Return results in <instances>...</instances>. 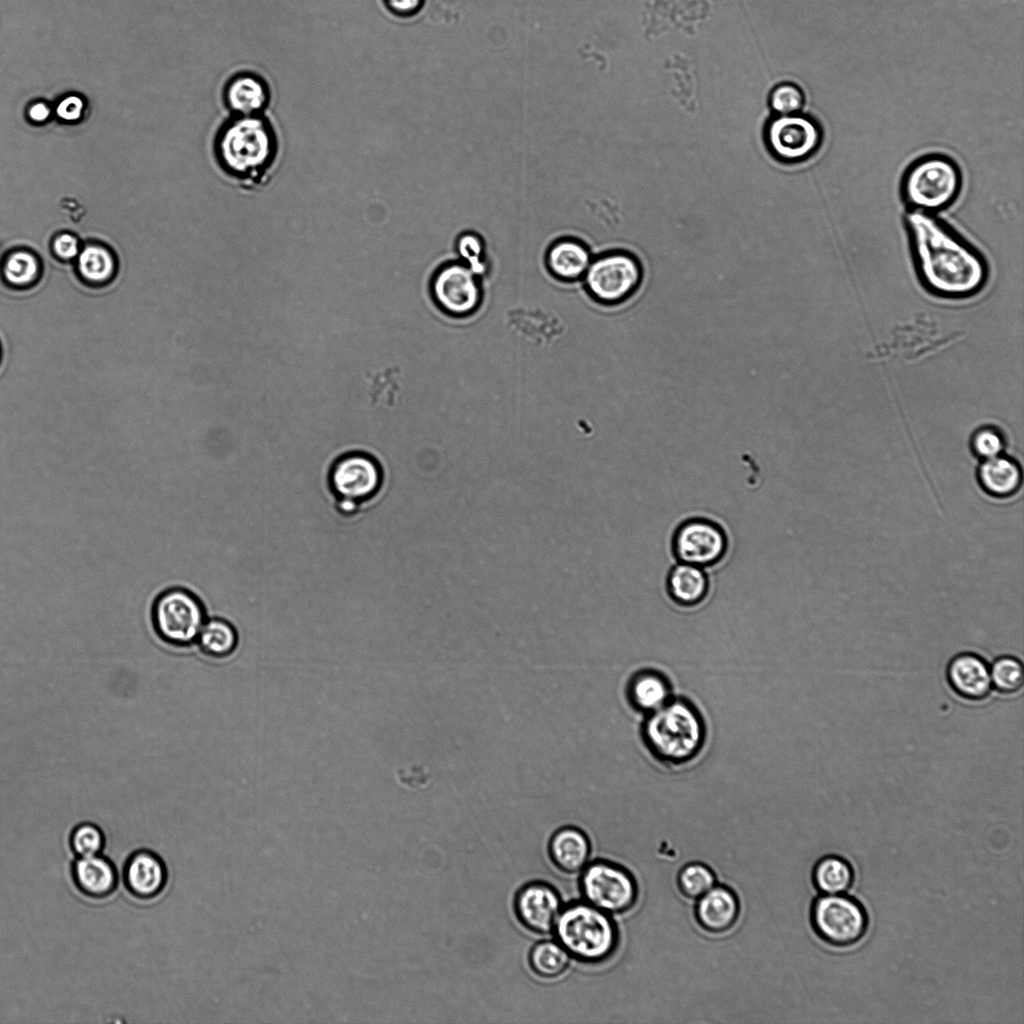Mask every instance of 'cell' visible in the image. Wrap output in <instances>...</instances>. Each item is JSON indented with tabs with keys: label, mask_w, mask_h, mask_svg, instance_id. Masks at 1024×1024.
<instances>
[{
	"label": "cell",
	"mask_w": 1024,
	"mask_h": 1024,
	"mask_svg": "<svg viewBox=\"0 0 1024 1024\" xmlns=\"http://www.w3.org/2000/svg\"><path fill=\"white\" fill-rule=\"evenodd\" d=\"M196 644L207 657L223 660L233 655L239 644V635L232 623L223 618L207 619L197 637Z\"/></svg>",
	"instance_id": "d4e9b609"
},
{
	"label": "cell",
	"mask_w": 1024,
	"mask_h": 1024,
	"mask_svg": "<svg viewBox=\"0 0 1024 1024\" xmlns=\"http://www.w3.org/2000/svg\"><path fill=\"white\" fill-rule=\"evenodd\" d=\"M514 910L525 928L534 933L547 934L554 929L560 914V896L547 883L531 882L517 892Z\"/></svg>",
	"instance_id": "5bb4252c"
},
{
	"label": "cell",
	"mask_w": 1024,
	"mask_h": 1024,
	"mask_svg": "<svg viewBox=\"0 0 1024 1024\" xmlns=\"http://www.w3.org/2000/svg\"><path fill=\"white\" fill-rule=\"evenodd\" d=\"M766 139L776 158L795 163L810 158L818 151L823 131L810 116L799 113L778 115L768 124Z\"/></svg>",
	"instance_id": "4fadbf2b"
},
{
	"label": "cell",
	"mask_w": 1024,
	"mask_h": 1024,
	"mask_svg": "<svg viewBox=\"0 0 1024 1024\" xmlns=\"http://www.w3.org/2000/svg\"><path fill=\"white\" fill-rule=\"evenodd\" d=\"M946 678L952 691L970 702L983 701L992 689L987 662L973 652L953 656L946 667Z\"/></svg>",
	"instance_id": "2e32d148"
},
{
	"label": "cell",
	"mask_w": 1024,
	"mask_h": 1024,
	"mask_svg": "<svg viewBox=\"0 0 1024 1024\" xmlns=\"http://www.w3.org/2000/svg\"><path fill=\"white\" fill-rule=\"evenodd\" d=\"M666 589L677 605L694 607L706 598L709 579L703 568L679 562L668 573Z\"/></svg>",
	"instance_id": "603a6c76"
},
{
	"label": "cell",
	"mask_w": 1024,
	"mask_h": 1024,
	"mask_svg": "<svg viewBox=\"0 0 1024 1024\" xmlns=\"http://www.w3.org/2000/svg\"><path fill=\"white\" fill-rule=\"evenodd\" d=\"M644 269L632 252L611 250L592 258L584 275V288L592 300L603 306H618L640 289Z\"/></svg>",
	"instance_id": "8992f818"
},
{
	"label": "cell",
	"mask_w": 1024,
	"mask_h": 1024,
	"mask_svg": "<svg viewBox=\"0 0 1024 1024\" xmlns=\"http://www.w3.org/2000/svg\"><path fill=\"white\" fill-rule=\"evenodd\" d=\"M962 172L949 156L926 154L905 169L900 192L909 210L935 214L950 207L962 189Z\"/></svg>",
	"instance_id": "5b68a950"
},
{
	"label": "cell",
	"mask_w": 1024,
	"mask_h": 1024,
	"mask_svg": "<svg viewBox=\"0 0 1024 1024\" xmlns=\"http://www.w3.org/2000/svg\"><path fill=\"white\" fill-rule=\"evenodd\" d=\"M580 888L586 902L610 915L629 911L638 899V885L631 872L606 860L584 867Z\"/></svg>",
	"instance_id": "9c48e42d"
},
{
	"label": "cell",
	"mask_w": 1024,
	"mask_h": 1024,
	"mask_svg": "<svg viewBox=\"0 0 1024 1024\" xmlns=\"http://www.w3.org/2000/svg\"><path fill=\"white\" fill-rule=\"evenodd\" d=\"M87 102L77 93H69L59 98L53 106L54 116L66 124L80 122L86 112Z\"/></svg>",
	"instance_id": "d590c367"
},
{
	"label": "cell",
	"mask_w": 1024,
	"mask_h": 1024,
	"mask_svg": "<svg viewBox=\"0 0 1024 1024\" xmlns=\"http://www.w3.org/2000/svg\"><path fill=\"white\" fill-rule=\"evenodd\" d=\"M430 293L438 309L453 318L473 315L483 297L479 277L461 261L446 262L436 269Z\"/></svg>",
	"instance_id": "8fae6325"
},
{
	"label": "cell",
	"mask_w": 1024,
	"mask_h": 1024,
	"mask_svg": "<svg viewBox=\"0 0 1024 1024\" xmlns=\"http://www.w3.org/2000/svg\"><path fill=\"white\" fill-rule=\"evenodd\" d=\"M39 273V260L27 250H14L1 263L2 278L13 287H26L34 283Z\"/></svg>",
	"instance_id": "f1b7e54d"
},
{
	"label": "cell",
	"mask_w": 1024,
	"mask_h": 1024,
	"mask_svg": "<svg viewBox=\"0 0 1024 1024\" xmlns=\"http://www.w3.org/2000/svg\"><path fill=\"white\" fill-rule=\"evenodd\" d=\"M769 102L778 115H791L800 112L805 103V96L799 86L786 82L772 90Z\"/></svg>",
	"instance_id": "836d02e7"
},
{
	"label": "cell",
	"mask_w": 1024,
	"mask_h": 1024,
	"mask_svg": "<svg viewBox=\"0 0 1024 1024\" xmlns=\"http://www.w3.org/2000/svg\"><path fill=\"white\" fill-rule=\"evenodd\" d=\"M695 901V919L707 932H726L735 925L739 917V899L735 892L725 885H714Z\"/></svg>",
	"instance_id": "ac0fdd59"
},
{
	"label": "cell",
	"mask_w": 1024,
	"mask_h": 1024,
	"mask_svg": "<svg viewBox=\"0 0 1024 1024\" xmlns=\"http://www.w3.org/2000/svg\"><path fill=\"white\" fill-rule=\"evenodd\" d=\"M279 150L278 133L265 114L229 115L213 139L217 166L244 190H254L268 182Z\"/></svg>",
	"instance_id": "7a4b0ae2"
},
{
	"label": "cell",
	"mask_w": 1024,
	"mask_h": 1024,
	"mask_svg": "<svg viewBox=\"0 0 1024 1024\" xmlns=\"http://www.w3.org/2000/svg\"><path fill=\"white\" fill-rule=\"evenodd\" d=\"M971 448L976 456L986 460L1002 455L1005 440L997 428L983 426L974 432L971 438Z\"/></svg>",
	"instance_id": "e575fe53"
},
{
	"label": "cell",
	"mask_w": 1024,
	"mask_h": 1024,
	"mask_svg": "<svg viewBox=\"0 0 1024 1024\" xmlns=\"http://www.w3.org/2000/svg\"><path fill=\"white\" fill-rule=\"evenodd\" d=\"M674 557L681 563L701 568L718 564L728 550L724 529L715 521L692 517L681 522L671 539Z\"/></svg>",
	"instance_id": "7c38bea8"
},
{
	"label": "cell",
	"mask_w": 1024,
	"mask_h": 1024,
	"mask_svg": "<svg viewBox=\"0 0 1024 1024\" xmlns=\"http://www.w3.org/2000/svg\"><path fill=\"white\" fill-rule=\"evenodd\" d=\"M456 249L464 263L478 277L485 274L488 267L485 247L481 237L473 232L461 234L456 242Z\"/></svg>",
	"instance_id": "d6a6232c"
},
{
	"label": "cell",
	"mask_w": 1024,
	"mask_h": 1024,
	"mask_svg": "<svg viewBox=\"0 0 1024 1024\" xmlns=\"http://www.w3.org/2000/svg\"><path fill=\"white\" fill-rule=\"evenodd\" d=\"M977 477L984 492L998 499L1013 496L1022 483L1019 465L1002 455L983 460L978 468Z\"/></svg>",
	"instance_id": "cb8c5ba5"
},
{
	"label": "cell",
	"mask_w": 1024,
	"mask_h": 1024,
	"mask_svg": "<svg viewBox=\"0 0 1024 1024\" xmlns=\"http://www.w3.org/2000/svg\"><path fill=\"white\" fill-rule=\"evenodd\" d=\"M69 845L76 857L97 855L104 849L105 836L96 824L83 822L73 828Z\"/></svg>",
	"instance_id": "1f68e13d"
},
{
	"label": "cell",
	"mask_w": 1024,
	"mask_h": 1024,
	"mask_svg": "<svg viewBox=\"0 0 1024 1024\" xmlns=\"http://www.w3.org/2000/svg\"><path fill=\"white\" fill-rule=\"evenodd\" d=\"M386 9L400 18H408L417 14L424 0H382Z\"/></svg>",
	"instance_id": "f35d334b"
},
{
	"label": "cell",
	"mask_w": 1024,
	"mask_h": 1024,
	"mask_svg": "<svg viewBox=\"0 0 1024 1024\" xmlns=\"http://www.w3.org/2000/svg\"><path fill=\"white\" fill-rule=\"evenodd\" d=\"M25 116L29 123L43 125L54 116L53 106L45 100H35L26 107Z\"/></svg>",
	"instance_id": "74e56055"
},
{
	"label": "cell",
	"mask_w": 1024,
	"mask_h": 1024,
	"mask_svg": "<svg viewBox=\"0 0 1024 1024\" xmlns=\"http://www.w3.org/2000/svg\"><path fill=\"white\" fill-rule=\"evenodd\" d=\"M558 942L576 960L597 964L610 958L619 942L611 915L588 902L561 909L554 926Z\"/></svg>",
	"instance_id": "277c9868"
},
{
	"label": "cell",
	"mask_w": 1024,
	"mask_h": 1024,
	"mask_svg": "<svg viewBox=\"0 0 1024 1024\" xmlns=\"http://www.w3.org/2000/svg\"><path fill=\"white\" fill-rule=\"evenodd\" d=\"M73 881L84 895L101 899L117 887L118 874L114 863L102 854L76 857L71 867Z\"/></svg>",
	"instance_id": "d6986e66"
},
{
	"label": "cell",
	"mask_w": 1024,
	"mask_h": 1024,
	"mask_svg": "<svg viewBox=\"0 0 1024 1024\" xmlns=\"http://www.w3.org/2000/svg\"><path fill=\"white\" fill-rule=\"evenodd\" d=\"M81 249L79 239L72 233H60L52 240L53 253L63 261L76 259Z\"/></svg>",
	"instance_id": "8d00e7d4"
},
{
	"label": "cell",
	"mask_w": 1024,
	"mask_h": 1024,
	"mask_svg": "<svg viewBox=\"0 0 1024 1024\" xmlns=\"http://www.w3.org/2000/svg\"><path fill=\"white\" fill-rule=\"evenodd\" d=\"M76 259L78 273L87 283L105 284L115 274L114 255L104 245L88 244L81 249Z\"/></svg>",
	"instance_id": "4316f807"
},
{
	"label": "cell",
	"mask_w": 1024,
	"mask_h": 1024,
	"mask_svg": "<svg viewBox=\"0 0 1024 1024\" xmlns=\"http://www.w3.org/2000/svg\"><path fill=\"white\" fill-rule=\"evenodd\" d=\"M812 883L821 894H841L854 882L851 864L838 855H826L817 860L812 869Z\"/></svg>",
	"instance_id": "484cf974"
},
{
	"label": "cell",
	"mask_w": 1024,
	"mask_h": 1024,
	"mask_svg": "<svg viewBox=\"0 0 1024 1024\" xmlns=\"http://www.w3.org/2000/svg\"><path fill=\"white\" fill-rule=\"evenodd\" d=\"M868 915L855 898L841 894H822L810 908V923L826 944L849 947L859 942L868 929Z\"/></svg>",
	"instance_id": "ba28073f"
},
{
	"label": "cell",
	"mask_w": 1024,
	"mask_h": 1024,
	"mask_svg": "<svg viewBox=\"0 0 1024 1024\" xmlns=\"http://www.w3.org/2000/svg\"><path fill=\"white\" fill-rule=\"evenodd\" d=\"M640 734L652 757L673 768L688 764L700 754L706 741V725L691 700L673 696L662 707L645 715Z\"/></svg>",
	"instance_id": "3957f363"
},
{
	"label": "cell",
	"mask_w": 1024,
	"mask_h": 1024,
	"mask_svg": "<svg viewBox=\"0 0 1024 1024\" xmlns=\"http://www.w3.org/2000/svg\"><path fill=\"white\" fill-rule=\"evenodd\" d=\"M151 616L157 635L175 647L196 643L207 620L201 600L193 592L180 587L160 593L153 603Z\"/></svg>",
	"instance_id": "52a82bcc"
},
{
	"label": "cell",
	"mask_w": 1024,
	"mask_h": 1024,
	"mask_svg": "<svg viewBox=\"0 0 1024 1024\" xmlns=\"http://www.w3.org/2000/svg\"><path fill=\"white\" fill-rule=\"evenodd\" d=\"M904 224L915 273L922 287L941 299H966L989 277L983 255L933 213L909 210Z\"/></svg>",
	"instance_id": "6da1fadb"
},
{
	"label": "cell",
	"mask_w": 1024,
	"mask_h": 1024,
	"mask_svg": "<svg viewBox=\"0 0 1024 1024\" xmlns=\"http://www.w3.org/2000/svg\"><path fill=\"white\" fill-rule=\"evenodd\" d=\"M329 486L342 512L355 511L359 503L376 495L383 482L379 462L369 454L351 452L340 456L331 466Z\"/></svg>",
	"instance_id": "30bf717a"
},
{
	"label": "cell",
	"mask_w": 1024,
	"mask_h": 1024,
	"mask_svg": "<svg viewBox=\"0 0 1024 1024\" xmlns=\"http://www.w3.org/2000/svg\"><path fill=\"white\" fill-rule=\"evenodd\" d=\"M570 955L557 941H541L529 953L532 971L542 978L552 979L563 974L569 965Z\"/></svg>",
	"instance_id": "83f0119b"
},
{
	"label": "cell",
	"mask_w": 1024,
	"mask_h": 1024,
	"mask_svg": "<svg viewBox=\"0 0 1024 1024\" xmlns=\"http://www.w3.org/2000/svg\"><path fill=\"white\" fill-rule=\"evenodd\" d=\"M123 881L133 896L151 899L163 891L167 882V868L155 852L147 849L137 850L126 859Z\"/></svg>",
	"instance_id": "e0dca14e"
},
{
	"label": "cell",
	"mask_w": 1024,
	"mask_h": 1024,
	"mask_svg": "<svg viewBox=\"0 0 1024 1024\" xmlns=\"http://www.w3.org/2000/svg\"><path fill=\"white\" fill-rule=\"evenodd\" d=\"M625 694L629 705L644 716L656 711L674 696L668 677L654 669L635 672L627 682Z\"/></svg>",
	"instance_id": "ffe728a7"
},
{
	"label": "cell",
	"mask_w": 1024,
	"mask_h": 1024,
	"mask_svg": "<svg viewBox=\"0 0 1024 1024\" xmlns=\"http://www.w3.org/2000/svg\"><path fill=\"white\" fill-rule=\"evenodd\" d=\"M591 252L579 239L563 237L555 240L547 249L545 264L549 273L563 282H573L584 277L590 262Z\"/></svg>",
	"instance_id": "44dd1931"
},
{
	"label": "cell",
	"mask_w": 1024,
	"mask_h": 1024,
	"mask_svg": "<svg viewBox=\"0 0 1024 1024\" xmlns=\"http://www.w3.org/2000/svg\"><path fill=\"white\" fill-rule=\"evenodd\" d=\"M221 97L229 115L252 116L265 113L270 106L272 92L261 74L240 70L227 78Z\"/></svg>",
	"instance_id": "9a60e30c"
},
{
	"label": "cell",
	"mask_w": 1024,
	"mask_h": 1024,
	"mask_svg": "<svg viewBox=\"0 0 1024 1024\" xmlns=\"http://www.w3.org/2000/svg\"><path fill=\"white\" fill-rule=\"evenodd\" d=\"M717 884L715 872L705 863L690 862L677 874L680 893L688 899L697 900Z\"/></svg>",
	"instance_id": "f546056e"
},
{
	"label": "cell",
	"mask_w": 1024,
	"mask_h": 1024,
	"mask_svg": "<svg viewBox=\"0 0 1024 1024\" xmlns=\"http://www.w3.org/2000/svg\"><path fill=\"white\" fill-rule=\"evenodd\" d=\"M591 846L586 834L579 828L565 826L558 829L549 841V855L553 864L565 873H576L588 864Z\"/></svg>",
	"instance_id": "7402d4cb"
},
{
	"label": "cell",
	"mask_w": 1024,
	"mask_h": 1024,
	"mask_svg": "<svg viewBox=\"0 0 1024 1024\" xmlns=\"http://www.w3.org/2000/svg\"><path fill=\"white\" fill-rule=\"evenodd\" d=\"M990 669L992 688L1001 694H1014L1023 685V666L1021 661L1011 655L996 658Z\"/></svg>",
	"instance_id": "4dcf8cb0"
}]
</instances>
